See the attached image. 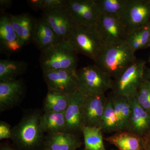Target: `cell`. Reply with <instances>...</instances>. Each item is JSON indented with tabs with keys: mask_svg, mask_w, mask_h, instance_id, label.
Segmentation results:
<instances>
[{
	"mask_svg": "<svg viewBox=\"0 0 150 150\" xmlns=\"http://www.w3.org/2000/svg\"><path fill=\"white\" fill-rule=\"evenodd\" d=\"M42 114L38 110L26 112L12 129L11 139L21 150H38L43 146L45 137L40 124Z\"/></svg>",
	"mask_w": 150,
	"mask_h": 150,
	"instance_id": "obj_1",
	"label": "cell"
},
{
	"mask_svg": "<svg viewBox=\"0 0 150 150\" xmlns=\"http://www.w3.org/2000/svg\"><path fill=\"white\" fill-rule=\"evenodd\" d=\"M137 60L135 53L125 41L105 46L94 62L113 79Z\"/></svg>",
	"mask_w": 150,
	"mask_h": 150,
	"instance_id": "obj_2",
	"label": "cell"
},
{
	"mask_svg": "<svg viewBox=\"0 0 150 150\" xmlns=\"http://www.w3.org/2000/svg\"><path fill=\"white\" fill-rule=\"evenodd\" d=\"M77 54L69 40L59 41L41 51L39 59L41 69L67 70L76 72Z\"/></svg>",
	"mask_w": 150,
	"mask_h": 150,
	"instance_id": "obj_3",
	"label": "cell"
},
{
	"mask_svg": "<svg viewBox=\"0 0 150 150\" xmlns=\"http://www.w3.org/2000/svg\"><path fill=\"white\" fill-rule=\"evenodd\" d=\"M68 40L77 54H83L94 62L105 46L96 25H75Z\"/></svg>",
	"mask_w": 150,
	"mask_h": 150,
	"instance_id": "obj_4",
	"label": "cell"
},
{
	"mask_svg": "<svg viewBox=\"0 0 150 150\" xmlns=\"http://www.w3.org/2000/svg\"><path fill=\"white\" fill-rule=\"evenodd\" d=\"M76 75L77 90L84 96L105 94L112 88V78L95 64L77 70Z\"/></svg>",
	"mask_w": 150,
	"mask_h": 150,
	"instance_id": "obj_5",
	"label": "cell"
},
{
	"mask_svg": "<svg viewBox=\"0 0 150 150\" xmlns=\"http://www.w3.org/2000/svg\"><path fill=\"white\" fill-rule=\"evenodd\" d=\"M146 62L137 60L112 81V92L131 97L136 93L144 76Z\"/></svg>",
	"mask_w": 150,
	"mask_h": 150,
	"instance_id": "obj_6",
	"label": "cell"
},
{
	"mask_svg": "<svg viewBox=\"0 0 150 150\" xmlns=\"http://www.w3.org/2000/svg\"><path fill=\"white\" fill-rule=\"evenodd\" d=\"M128 35L150 23V0H129L121 17Z\"/></svg>",
	"mask_w": 150,
	"mask_h": 150,
	"instance_id": "obj_7",
	"label": "cell"
},
{
	"mask_svg": "<svg viewBox=\"0 0 150 150\" xmlns=\"http://www.w3.org/2000/svg\"><path fill=\"white\" fill-rule=\"evenodd\" d=\"M76 25H96L100 15L95 0H67L65 6Z\"/></svg>",
	"mask_w": 150,
	"mask_h": 150,
	"instance_id": "obj_8",
	"label": "cell"
},
{
	"mask_svg": "<svg viewBox=\"0 0 150 150\" xmlns=\"http://www.w3.org/2000/svg\"><path fill=\"white\" fill-rule=\"evenodd\" d=\"M96 25L105 46L126 41L128 34L120 17L100 14Z\"/></svg>",
	"mask_w": 150,
	"mask_h": 150,
	"instance_id": "obj_9",
	"label": "cell"
},
{
	"mask_svg": "<svg viewBox=\"0 0 150 150\" xmlns=\"http://www.w3.org/2000/svg\"><path fill=\"white\" fill-rule=\"evenodd\" d=\"M42 72L48 91L69 94L77 89L76 72L62 69L47 70Z\"/></svg>",
	"mask_w": 150,
	"mask_h": 150,
	"instance_id": "obj_10",
	"label": "cell"
},
{
	"mask_svg": "<svg viewBox=\"0 0 150 150\" xmlns=\"http://www.w3.org/2000/svg\"><path fill=\"white\" fill-rule=\"evenodd\" d=\"M41 18L53 30L59 41L68 40L75 25L65 7L43 12Z\"/></svg>",
	"mask_w": 150,
	"mask_h": 150,
	"instance_id": "obj_11",
	"label": "cell"
},
{
	"mask_svg": "<svg viewBox=\"0 0 150 150\" xmlns=\"http://www.w3.org/2000/svg\"><path fill=\"white\" fill-rule=\"evenodd\" d=\"M25 90V85L21 79L0 81L1 112L18 105L24 96Z\"/></svg>",
	"mask_w": 150,
	"mask_h": 150,
	"instance_id": "obj_12",
	"label": "cell"
},
{
	"mask_svg": "<svg viewBox=\"0 0 150 150\" xmlns=\"http://www.w3.org/2000/svg\"><path fill=\"white\" fill-rule=\"evenodd\" d=\"M85 96L77 89L70 94V102L64 112L66 132L79 136L82 133L83 105Z\"/></svg>",
	"mask_w": 150,
	"mask_h": 150,
	"instance_id": "obj_13",
	"label": "cell"
},
{
	"mask_svg": "<svg viewBox=\"0 0 150 150\" xmlns=\"http://www.w3.org/2000/svg\"><path fill=\"white\" fill-rule=\"evenodd\" d=\"M106 101L107 96L105 94L85 96L83 105V126L100 127Z\"/></svg>",
	"mask_w": 150,
	"mask_h": 150,
	"instance_id": "obj_14",
	"label": "cell"
},
{
	"mask_svg": "<svg viewBox=\"0 0 150 150\" xmlns=\"http://www.w3.org/2000/svg\"><path fill=\"white\" fill-rule=\"evenodd\" d=\"M129 98L132 113L127 131L143 138L150 133V113L139 104L135 95Z\"/></svg>",
	"mask_w": 150,
	"mask_h": 150,
	"instance_id": "obj_15",
	"label": "cell"
},
{
	"mask_svg": "<svg viewBox=\"0 0 150 150\" xmlns=\"http://www.w3.org/2000/svg\"><path fill=\"white\" fill-rule=\"evenodd\" d=\"M81 142L79 136L67 132L47 135L45 137L42 149L44 150H77Z\"/></svg>",
	"mask_w": 150,
	"mask_h": 150,
	"instance_id": "obj_16",
	"label": "cell"
},
{
	"mask_svg": "<svg viewBox=\"0 0 150 150\" xmlns=\"http://www.w3.org/2000/svg\"><path fill=\"white\" fill-rule=\"evenodd\" d=\"M0 46L1 52L6 54L18 52L23 47L8 15H4L0 18Z\"/></svg>",
	"mask_w": 150,
	"mask_h": 150,
	"instance_id": "obj_17",
	"label": "cell"
},
{
	"mask_svg": "<svg viewBox=\"0 0 150 150\" xmlns=\"http://www.w3.org/2000/svg\"><path fill=\"white\" fill-rule=\"evenodd\" d=\"M8 16L11 24L22 46L23 47L32 42L36 19L28 13Z\"/></svg>",
	"mask_w": 150,
	"mask_h": 150,
	"instance_id": "obj_18",
	"label": "cell"
},
{
	"mask_svg": "<svg viewBox=\"0 0 150 150\" xmlns=\"http://www.w3.org/2000/svg\"><path fill=\"white\" fill-rule=\"evenodd\" d=\"M114 107L116 120L117 132L127 131L132 113L130 98L113 93L108 95Z\"/></svg>",
	"mask_w": 150,
	"mask_h": 150,
	"instance_id": "obj_19",
	"label": "cell"
},
{
	"mask_svg": "<svg viewBox=\"0 0 150 150\" xmlns=\"http://www.w3.org/2000/svg\"><path fill=\"white\" fill-rule=\"evenodd\" d=\"M32 41L41 52L58 43L59 40L50 26L40 18L35 20Z\"/></svg>",
	"mask_w": 150,
	"mask_h": 150,
	"instance_id": "obj_20",
	"label": "cell"
},
{
	"mask_svg": "<svg viewBox=\"0 0 150 150\" xmlns=\"http://www.w3.org/2000/svg\"><path fill=\"white\" fill-rule=\"evenodd\" d=\"M105 140L118 150H143V138L129 131L116 132Z\"/></svg>",
	"mask_w": 150,
	"mask_h": 150,
	"instance_id": "obj_21",
	"label": "cell"
},
{
	"mask_svg": "<svg viewBox=\"0 0 150 150\" xmlns=\"http://www.w3.org/2000/svg\"><path fill=\"white\" fill-rule=\"evenodd\" d=\"M40 124L47 135L66 132L64 112H44L40 118Z\"/></svg>",
	"mask_w": 150,
	"mask_h": 150,
	"instance_id": "obj_22",
	"label": "cell"
},
{
	"mask_svg": "<svg viewBox=\"0 0 150 150\" xmlns=\"http://www.w3.org/2000/svg\"><path fill=\"white\" fill-rule=\"evenodd\" d=\"M27 67V63L23 61L1 59L0 81L16 79L25 73Z\"/></svg>",
	"mask_w": 150,
	"mask_h": 150,
	"instance_id": "obj_23",
	"label": "cell"
},
{
	"mask_svg": "<svg viewBox=\"0 0 150 150\" xmlns=\"http://www.w3.org/2000/svg\"><path fill=\"white\" fill-rule=\"evenodd\" d=\"M70 102V94L48 91L43 102L44 112H65Z\"/></svg>",
	"mask_w": 150,
	"mask_h": 150,
	"instance_id": "obj_24",
	"label": "cell"
},
{
	"mask_svg": "<svg viewBox=\"0 0 150 150\" xmlns=\"http://www.w3.org/2000/svg\"><path fill=\"white\" fill-rule=\"evenodd\" d=\"M103 131L100 127L83 126L84 150H106L105 147Z\"/></svg>",
	"mask_w": 150,
	"mask_h": 150,
	"instance_id": "obj_25",
	"label": "cell"
},
{
	"mask_svg": "<svg viewBox=\"0 0 150 150\" xmlns=\"http://www.w3.org/2000/svg\"><path fill=\"white\" fill-rule=\"evenodd\" d=\"M150 29V23L127 35L126 42L134 53L149 48Z\"/></svg>",
	"mask_w": 150,
	"mask_h": 150,
	"instance_id": "obj_26",
	"label": "cell"
},
{
	"mask_svg": "<svg viewBox=\"0 0 150 150\" xmlns=\"http://www.w3.org/2000/svg\"><path fill=\"white\" fill-rule=\"evenodd\" d=\"M100 14L121 17L129 0H95Z\"/></svg>",
	"mask_w": 150,
	"mask_h": 150,
	"instance_id": "obj_27",
	"label": "cell"
},
{
	"mask_svg": "<svg viewBox=\"0 0 150 150\" xmlns=\"http://www.w3.org/2000/svg\"><path fill=\"white\" fill-rule=\"evenodd\" d=\"M103 132L111 133L117 132V120L114 107L110 98L107 96V101L100 123Z\"/></svg>",
	"mask_w": 150,
	"mask_h": 150,
	"instance_id": "obj_28",
	"label": "cell"
},
{
	"mask_svg": "<svg viewBox=\"0 0 150 150\" xmlns=\"http://www.w3.org/2000/svg\"><path fill=\"white\" fill-rule=\"evenodd\" d=\"M27 1L33 10L44 12L66 6L67 0H30Z\"/></svg>",
	"mask_w": 150,
	"mask_h": 150,
	"instance_id": "obj_29",
	"label": "cell"
},
{
	"mask_svg": "<svg viewBox=\"0 0 150 150\" xmlns=\"http://www.w3.org/2000/svg\"><path fill=\"white\" fill-rule=\"evenodd\" d=\"M134 95L139 104L150 113V83L144 76Z\"/></svg>",
	"mask_w": 150,
	"mask_h": 150,
	"instance_id": "obj_30",
	"label": "cell"
},
{
	"mask_svg": "<svg viewBox=\"0 0 150 150\" xmlns=\"http://www.w3.org/2000/svg\"><path fill=\"white\" fill-rule=\"evenodd\" d=\"M12 129L8 123L4 121L0 122V139H8L11 138Z\"/></svg>",
	"mask_w": 150,
	"mask_h": 150,
	"instance_id": "obj_31",
	"label": "cell"
},
{
	"mask_svg": "<svg viewBox=\"0 0 150 150\" xmlns=\"http://www.w3.org/2000/svg\"><path fill=\"white\" fill-rule=\"evenodd\" d=\"M143 150H150V133L143 137Z\"/></svg>",
	"mask_w": 150,
	"mask_h": 150,
	"instance_id": "obj_32",
	"label": "cell"
},
{
	"mask_svg": "<svg viewBox=\"0 0 150 150\" xmlns=\"http://www.w3.org/2000/svg\"><path fill=\"white\" fill-rule=\"evenodd\" d=\"M12 1L11 0H1L0 1V6L1 9H6L10 7L12 5Z\"/></svg>",
	"mask_w": 150,
	"mask_h": 150,
	"instance_id": "obj_33",
	"label": "cell"
},
{
	"mask_svg": "<svg viewBox=\"0 0 150 150\" xmlns=\"http://www.w3.org/2000/svg\"><path fill=\"white\" fill-rule=\"evenodd\" d=\"M144 78L146 79L150 83V68H145Z\"/></svg>",
	"mask_w": 150,
	"mask_h": 150,
	"instance_id": "obj_34",
	"label": "cell"
},
{
	"mask_svg": "<svg viewBox=\"0 0 150 150\" xmlns=\"http://www.w3.org/2000/svg\"><path fill=\"white\" fill-rule=\"evenodd\" d=\"M1 150H15L14 149H12L11 147L9 146H3L1 148Z\"/></svg>",
	"mask_w": 150,
	"mask_h": 150,
	"instance_id": "obj_35",
	"label": "cell"
},
{
	"mask_svg": "<svg viewBox=\"0 0 150 150\" xmlns=\"http://www.w3.org/2000/svg\"><path fill=\"white\" fill-rule=\"evenodd\" d=\"M149 47H150V38H149Z\"/></svg>",
	"mask_w": 150,
	"mask_h": 150,
	"instance_id": "obj_36",
	"label": "cell"
},
{
	"mask_svg": "<svg viewBox=\"0 0 150 150\" xmlns=\"http://www.w3.org/2000/svg\"><path fill=\"white\" fill-rule=\"evenodd\" d=\"M40 150H44L42 149H40Z\"/></svg>",
	"mask_w": 150,
	"mask_h": 150,
	"instance_id": "obj_37",
	"label": "cell"
},
{
	"mask_svg": "<svg viewBox=\"0 0 150 150\" xmlns=\"http://www.w3.org/2000/svg\"></svg>",
	"mask_w": 150,
	"mask_h": 150,
	"instance_id": "obj_38",
	"label": "cell"
}]
</instances>
